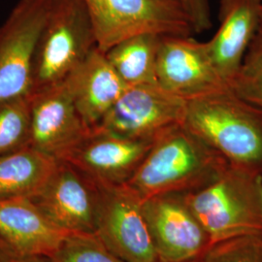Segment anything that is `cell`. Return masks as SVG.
<instances>
[{"instance_id": "23", "label": "cell", "mask_w": 262, "mask_h": 262, "mask_svg": "<svg viewBox=\"0 0 262 262\" xmlns=\"http://www.w3.org/2000/svg\"><path fill=\"white\" fill-rule=\"evenodd\" d=\"M186 12L194 32L200 33L213 27L209 0H176Z\"/></svg>"}, {"instance_id": "7", "label": "cell", "mask_w": 262, "mask_h": 262, "mask_svg": "<svg viewBox=\"0 0 262 262\" xmlns=\"http://www.w3.org/2000/svg\"><path fill=\"white\" fill-rule=\"evenodd\" d=\"M143 212L159 262L200 259L212 246L188 205L187 192H167L143 200Z\"/></svg>"}, {"instance_id": "18", "label": "cell", "mask_w": 262, "mask_h": 262, "mask_svg": "<svg viewBox=\"0 0 262 262\" xmlns=\"http://www.w3.org/2000/svg\"><path fill=\"white\" fill-rule=\"evenodd\" d=\"M162 35L142 33L126 38L105 55L127 86L157 84V59Z\"/></svg>"}, {"instance_id": "25", "label": "cell", "mask_w": 262, "mask_h": 262, "mask_svg": "<svg viewBox=\"0 0 262 262\" xmlns=\"http://www.w3.org/2000/svg\"><path fill=\"white\" fill-rule=\"evenodd\" d=\"M16 262H45L43 257L39 256H32V257H21L18 258Z\"/></svg>"}, {"instance_id": "17", "label": "cell", "mask_w": 262, "mask_h": 262, "mask_svg": "<svg viewBox=\"0 0 262 262\" xmlns=\"http://www.w3.org/2000/svg\"><path fill=\"white\" fill-rule=\"evenodd\" d=\"M56 161L31 147L0 157V201L37 195Z\"/></svg>"}, {"instance_id": "24", "label": "cell", "mask_w": 262, "mask_h": 262, "mask_svg": "<svg viewBox=\"0 0 262 262\" xmlns=\"http://www.w3.org/2000/svg\"><path fill=\"white\" fill-rule=\"evenodd\" d=\"M19 258L7 245L0 241V262H16Z\"/></svg>"}, {"instance_id": "15", "label": "cell", "mask_w": 262, "mask_h": 262, "mask_svg": "<svg viewBox=\"0 0 262 262\" xmlns=\"http://www.w3.org/2000/svg\"><path fill=\"white\" fill-rule=\"evenodd\" d=\"M66 233L53 225L29 198L0 201V241L19 258L47 257Z\"/></svg>"}, {"instance_id": "11", "label": "cell", "mask_w": 262, "mask_h": 262, "mask_svg": "<svg viewBox=\"0 0 262 262\" xmlns=\"http://www.w3.org/2000/svg\"><path fill=\"white\" fill-rule=\"evenodd\" d=\"M157 81L159 88L187 101L230 89L215 70L207 42L191 36H161Z\"/></svg>"}, {"instance_id": "9", "label": "cell", "mask_w": 262, "mask_h": 262, "mask_svg": "<svg viewBox=\"0 0 262 262\" xmlns=\"http://www.w3.org/2000/svg\"><path fill=\"white\" fill-rule=\"evenodd\" d=\"M187 100L157 84L127 86L94 127L129 139H157L183 123Z\"/></svg>"}, {"instance_id": "13", "label": "cell", "mask_w": 262, "mask_h": 262, "mask_svg": "<svg viewBox=\"0 0 262 262\" xmlns=\"http://www.w3.org/2000/svg\"><path fill=\"white\" fill-rule=\"evenodd\" d=\"M30 147L57 160L64 159L91 131L77 111L66 81L30 95Z\"/></svg>"}, {"instance_id": "5", "label": "cell", "mask_w": 262, "mask_h": 262, "mask_svg": "<svg viewBox=\"0 0 262 262\" xmlns=\"http://www.w3.org/2000/svg\"><path fill=\"white\" fill-rule=\"evenodd\" d=\"M102 52L142 33L190 36L194 33L176 0H84Z\"/></svg>"}, {"instance_id": "3", "label": "cell", "mask_w": 262, "mask_h": 262, "mask_svg": "<svg viewBox=\"0 0 262 262\" xmlns=\"http://www.w3.org/2000/svg\"><path fill=\"white\" fill-rule=\"evenodd\" d=\"M212 245L237 237L262 239V174L229 165L206 187L187 192Z\"/></svg>"}, {"instance_id": "27", "label": "cell", "mask_w": 262, "mask_h": 262, "mask_svg": "<svg viewBox=\"0 0 262 262\" xmlns=\"http://www.w3.org/2000/svg\"><path fill=\"white\" fill-rule=\"evenodd\" d=\"M183 262H202L200 259H195V260H188V261H183Z\"/></svg>"}, {"instance_id": "26", "label": "cell", "mask_w": 262, "mask_h": 262, "mask_svg": "<svg viewBox=\"0 0 262 262\" xmlns=\"http://www.w3.org/2000/svg\"><path fill=\"white\" fill-rule=\"evenodd\" d=\"M258 33H261L262 34V10H261V18H260V25H259V28H258Z\"/></svg>"}, {"instance_id": "8", "label": "cell", "mask_w": 262, "mask_h": 262, "mask_svg": "<svg viewBox=\"0 0 262 262\" xmlns=\"http://www.w3.org/2000/svg\"><path fill=\"white\" fill-rule=\"evenodd\" d=\"M97 183L100 205L96 234L123 261L159 262L143 212V199L126 184Z\"/></svg>"}, {"instance_id": "1", "label": "cell", "mask_w": 262, "mask_h": 262, "mask_svg": "<svg viewBox=\"0 0 262 262\" xmlns=\"http://www.w3.org/2000/svg\"><path fill=\"white\" fill-rule=\"evenodd\" d=\"M229 165L181 123L159 135L126 185L143 200L167 192H192L213 183Z\"/></svg>"}, {"instance_id": "6", "label": "cell", "mask_w": 262, "mask_h": 262, "mask_svg": "<svg viewBox=\"0 0 262 262\" xmlns=\"http://www.w3.org/2000/svg\"><path fill=\"white\" fill-rule=\"evenodd\" d=\"M50 0H19L0 27V104L30 96L38 38Z\"/></svg>"}, {"instance_id": "22", "label": "cell", "mask_w": 262, "mask_h": 262, "mask_svg": "<svg viewBox=\"0 0 262 262\" xmlns=\"http://www.w3.org/2000/svg\"><path fill=\"white\" fill-rule=\"evenodd\" d=\"M202 262H262V239L237 237L214 243L203 256Z\"/></svg>"}, {"instance_id": "10", "label": "cell", "mask_w": 262, "mask_h": 262, "mask_svg": "<svg viewBox=\"0 0 262 262\" xmlns=\"http://www.w3.org/2000/svg\"><path fill=\"white\" fill-rule=\"evenodd\" d=\"M31 200L62 231L96 233L99 185L70 162L57 160L47 183Z\"/></svg>"}, {"instance_id": "2", "label": "cell", "mask_w": 262, "mask_h": 262, "mask_svg": "<svg viewBox=\"0 0 262 262\" xmlns=\"http://www.w3.org/2000/svg\"><path fill=\"white\" fill-rule=\"evenodd\" d=\"M183 124L231 166L262 174V110L231 89L187 100Z\"/></svg>"}, {"instance_id": "21", "label": "cell", "mask_w": 262, "mask_h": 262, "mask_svg": "<svg viewBox=\"0 0 262 262\" xmlns=\"http://www.w3.org/2000/svg\"><path fill=\"white\" fill-rule=\"evenodd\" d=\"M231 90L262 110V34L256 33Z\"/></svg>"}, {"instance_id": "16", "label": "cell", "mask_w": 262, "mask_h": 262, "mask_svg": "<svg viewBox=\"0 0 262 262\" xmlns=\"http://www.w3.org/2000/svg\"><path fill=\"white\" fill-rule=\"evenodd\" d=\"M66 83L77 111L91 129L100 122L127 88L98 47Z\"/></svg>"}, {"instance_id": "19", "label": "cell", "mask_w": 262, "mask_h": 262, "mask_svg": "<svg viewBox=\"0 0 262 262\" xmlns=\"http://www.w3.org/2000/svg\"><path fill=\"white\" fill-rule=\"evenodd\" d=\"M30 96L0 104V157L30 147Z\"/></svg>"}, {"instance_id": "20", "label": "cell", "mask_w": 262, "mask_h": 262, "mask_svg": "<svg viewBox=\"0 0 262 262\" xmlns=\"http://www.w3.org/2000/svg\"><path fill=\"white\" fill-rule=\"evenodd\" d=\"M45 262H125L113 253L96 233L68 232Z\"/></svg>"}, {"instance_id": "4", "label": "cell", "mask_w": 262, "mask_h": 262, "mask_svg": "<svg viewBox=\"0 0 262 262\" xmlns=\"http://www.w3.org/2000/svg\"><path fill=\"white\" fill-rule=\"evenodd\" d=\"M96 47L84 0H50L36 44L30 95L63 83Z\"/></svg>"}, {"instance_id": "14", "label": "cell", "mask_w": 262, "mask_h": 262, "mask_svg": "<svg viewBox=\"0 0 262 262\" xmlns=\"http://www.w3.org/2000/svg\"><path fill=\"white\" fill-rule=\"evenodd\" d=\"M261 10L262 0H220V28L207 46L215 70L229 86L258 31Z\"/></svg>"}, {"instance_id": "12", "label": "cell", "mask_w": 262, "mask_h": 262, "mask_svg": "<svg viewBox=\"0 0 262 262\" xmlns=\"http://www.w3.org/2000/svg\"><path fill=\"white\" fill-rule=\"evenodd\" d=\"M156 139H129L92 128L66 160L97 182L125 185L134 176Z\"/></svg>"}]
</instances>
